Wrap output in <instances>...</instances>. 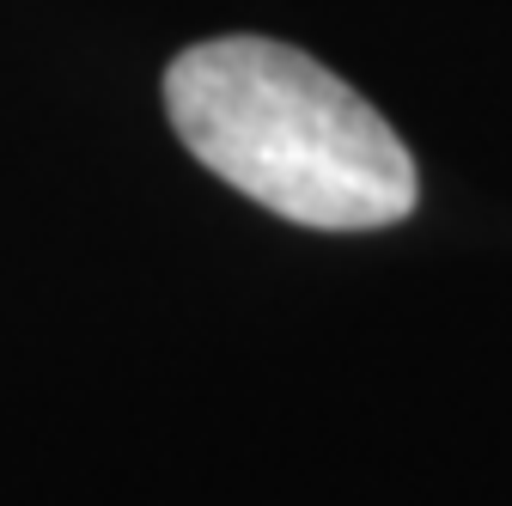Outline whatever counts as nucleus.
<instances>
[{"instance_id":"f257e3e1","label":"nucleus","mask_w":512,"mask_h":506,"mask_svg":"<svg viewBox=\"0 0 512 506\" xmlns=\"http://www.w3.org/2000/svg\"><path fill=\"white\" fill-rule=\"evenodd\" d=\"M177 141L269 214L317 232L397 226L415 159L348 80L275 37H214L165 68Z\"/></svg>"}]
</instances>
